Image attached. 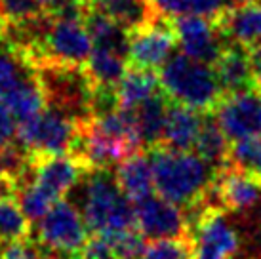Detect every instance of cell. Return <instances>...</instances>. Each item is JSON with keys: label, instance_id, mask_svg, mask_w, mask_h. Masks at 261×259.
Returning <instances> with one entry per match:
<instances>
[{"label": "cell", "instance_id": "cell-29", "mask_svg": "<svg viewBox=\"0 0 261 259\" xmlns=\"http://www.w3.org/2000/svg\"><path fill=\"white\" fill-rule=\"evenodd\" d=\"M141 259H193L191 238H159L145 246Z\"/></svg>", "mask_w": 261, "mask_h": 259}, {"label": "cell", "instance_id": "cell-8", "mask_svg": "<svg viewBox=\"0 0 261 259\" xmlns=\"http://www.w3.org/2000/svg\"><path fill=\"white\" fill-rule=\"evenodd\" d=\"M92 54V38L84 19L51 17L44 38L35 54V63L86 65Z\"/></svg>", "mask_w": 261, "mask_h": 259}, {"label": "cell", "instance_id": "cell-5", "mask_svg": "<svg viewBox=\"0 0 261 259\" xmlns=\"http://www.w3.org/2000/svg\"><path fill=\"white\" fill-rule=\"evenodd\" d=\"M187 221L193 259H232L240 252L239 230L223 208L202 202L187 210Z\"/></svg>", "mask_w": 261, "mask_h": 259}, {"label": "cell", "instance_id": "cell-21", "mask_svg": "<svg viewBox=\"0 0 261 259\" xmlns=\"http://www.w3.org/2000/svg\"><path fill=\"white\" fill-rule=\"evenodd\" d=\"M168 107H170V97L162 92H156L149 99L139 103L138 107H134L136 120H138L139 136L143 139V145L147 149L162 145L164 137V128H166L168 118Z\"/></svg>", "mask_w": 261, "mask_h": 259}, {"label": "cell", "instance_id": "cell-23", "mask_svg": "<svg viewBox=\"0 0 261 259\" xmlns=\"http://www.w3.org/2000/svg\"><path fill=\"white\" fill-rule=\"evenodd\" d=\"M84 25H86L88 33H90L92 46L116 51L124 58H128L130 31H126L122 25L113 21L111 17L99 14V12H94V10H86Z\"/></svg>", "mask_w": 261, "mask_h": 259}, {"label": "cell", "instance_id": "cell-25", "mask_svg": "<svg viewBox=\"0 0 261 259\" xmlns=\"http://www.w3.org/2000/svg\"><path fill=\"white\" fill-rule=\"evenodd\" d=\"M128 58L105 48L92 46L90 59L86 61V71L95 82V86L116 88V84L122 80L124 72L128 71Z\"/></svg>", "mask_w": 261, "mask_h": 259}, {"label": "cell", "instance_id": "cell-36", "mask_svg": "<svg viewBox=\"0 0 261 259\" xmlns=\"http://www.w3.org/2000/svg\"><path fill=\"white\" fill-rule=\"evenodd\" d=\"M248 58H250V69H252L254 86L257 92H261V42L248 50Z\"/></svg>", "mask_w": 261, "mask_h": 259}, {"label": "cell", "instance_id": "cell-24", "mask_svg": "<svg viewBox=\"0 0 261 259\" xmlns=\"http://www.w3.org/2000/svg\"><path fill=\"white\" fill-rule=\"evenodd\" d=\"M160 88V79L154 71L128 67L122 80L116 84V97L118 105L124 109H134L139 103L154 95Z\"/></svg>", "mask_w": 261, "mask_h": 259}, {"label": "cell", "instance_id": "cell-6", "mask_svg": "<svg viewBox=\"0 0 261 259\" xmlns=\"http://www.w3.org/2000/svg\"><path fill=\"white\" fill-rule=\"evenodd\" d=\"M80 136V124L58 109L46 107L38 116L19 122L15 141L29 157L73 154Z\"/></svg>", "mask_w": 261, "mask_h": 259}, {"label": "cell", "instance_id": "cell-19", "mask_svg": "<svg viewBox=\"0 0 261 259\" xmlns=\"http://www.w3.org/2000/svg\"><path fill=\"white\" fill-rule=\"evenodd\" d=\"M202 118L204 113H198L195 109L170 101L162 145H166L174 151L195 149L196 137H198L200 126H202Z\"/></svg>", "mask_w": 261, "mask_h": 259}, {"label": "cell", "instance_id": "cell-17", "mask_svg": "<svg viewBox=\"0 0 261 259\" xmlns=\"http://www.w3.org/2000/svg\"><path fill=\"white\" fill-rule=\"evenodd\" d=\"M84 4L88 10L107 15L130 33L160 19L151 0H84Z\"/></svg>", "mask_w": 261, "mask_h": 259}, {"label": "cell", "instance_id": "cell-13", "mask_svg": "<svg viewBox=\"0 0 261 259\" xmlns=\"http://www.w3.org/2000/svg\"><path fill=\"white\" fill-rule=\"evenodd\" d=\"M138 227L145 238H181L189 237L187 214L183 210L156 194H149L143 200L136 202Z\"/></svg>", "mask_w": 261, "mask_h": 259}, {"label": "cell", "instance_id": "cell-31", "mask_svg": "<svg viewBox=\"0 0 261 259\" xmlns=\"http://www.w3.org/2000/svg\"><path fill=\"white\" fill-rule=\"evenodd\" d=\"M44 12L38 0H0V19L4 27L21 25L40 17Z\"/></svg>", "mask_w": 261, "mask_h": 259}, {"label": "cell", "instance_id": "cell-1", "mask_svg": "<svg viewBox=\"0 0 261 259\" xmlns=\"http://www.w3.org/2000/svg\"><path fill=\"white\" fill-rule=\"evenodd\" d=\"M149 160L154 189L162 198L187 210L206 202L216 177V168L204 162L198 154L156 145L149 149Z\"/></svg>", "mask_w": 261, "mask_h": 259}, {"label": "cell", "instance_id": "cell-14", "mask_svg": "<svg viewBox=\"0 0 261 259\" xmlns=\"http://www.w3.org/2000/svg\"><path fill=\"white\" fill-rule=\"evenodd\" d=\"M40 84L37 63L17 44L0 38V99L10 101L21 92Z\"/></svg>", "mask_w": 261, "mask_h": 259}, {"label": "cell", "instance_id": "cell-4", "mask_svg": "<svg viewBox=\"0 0 261 259\" xmlns=\"http://www.w3.org/2000/svg\"><path fill=\"white\" fill-rule=\"evenodd\" d=\"M44 94L46 107L58 109L79 124L94 116V92L95 82L88 74L86 65H61L42 63L37 65Z\"/></svg>", "mask_w": 261, "mask_h": 259}, {"label": "cell", "instance_id": "cell-33", "mask_svg": "<svg viewBox=\"0 0 261 259\" xmlns=\"http://www.w3.org/2000/svg\"><path fill=\"white\" fill-rule=\"evenodd\" d=\"M159 17L162 19H175L181 15L191 14V0H151Z\"/></svg>", "mask_w": 261, "mask_h": 259}, {"label": "cell", "instance_id": "cell-20", "mask_svg": "<svg viewBox=\"0 0 261 259\" xmlns=\"http://www.w3.org/2000/svg\"><path fill=\"white\" fill-rule=\"evenodd\" d=\"M115 177L118 187L122 189V193L134 204L152 194V189H154L151 160L143 152H138L130 159L122 160L116 166Z\"/></svg>", "mask_w": 261, "mask_h": 259}, {"label": "cell", "instance_id": "cell-15", "mask_svg": "<svg viewBox=\"0 0 261 259\" xmlns=\"http://www.w3.org/2000/svg\"><path fill=\"white\" fill-rule=\"evenodd\" d=\"M90 172L74 154H44L31 157V177L61 198Z\"/></svg>", "mask_w": 261, "mask_h": 259}, {"label": "cell", "instance_id": "cell-28", "mask_svg": "<svg viewBox=\"0 0 261 259\" xmlns=\"http://www.w3.org/2000/svg\"><path fill=\"white\" fill-rule=\"evenodd\" d=\"M229 164L261 179V136L234 141L229 151Z\"/></svg>", "mask_w": 261, "mask_h": 259}, {"label": "cell", "instance_id": "cell-16", "mask_svg": "<svg viewBox=\"0 0 261 259\" xmlns=\"http://www.w3.org/2000/svg\"><path fill=\"white\" fill-rule=\"evenodd\" d=\"M214 23L227 44L250 50L261 42V0L234 4L214 17Z\"/></svg>", "mask_w": 261, "mask_h": 259}, {"label": "cell", "instance_id": "cell-12", "mask_svg": "<svg viewBox=\"0 0 261 259\" xmlns=\"http://www.w3.org/2000/svg\"><path fill=\"white\" fill-rule=\"evenodd\" d=\"M177 36L174 33L172 23L160 17L159 21L147 25L143 29L130 33V50H128V63L130 67L156 71L172 58Z\"/></svg>", "mask_w": 261, "mask_h": 259}, {"label": "cell", "instance_id": "cell-11", "mask_svg": "<svg viewBox=\"0 0 261 259\" xmlns=\"http://www.w3.org/2000/svg\"><path fill=\"white\" fill-rule=\"evenodd\" d=\"M214 115L225 136L232 141L261 136V92L246 90L239 94H225Z\"/></svg>", "mask_w": 261, "mask_h": 259}, {"label": "cell", "instance_id": "cell-22", "mask_svg": "<svg viewBox=\"0 0 261 259\" xmlns=\"http://www.w3.org/2000/svg\"><path fill=\"white\" fill-rule=\"evenodd\" d=\"M195 151L204 162H208L216 170L229 164V151H231L229 137L225 136L223 128L219 126L214 113H204L202 126H200L195 143Z\"/></svg>", "mask_w": 261, "mask_h": 259}, {"label": "cell", "instance_id": "cell-35", "mask_svg": "<svg viewBox=\"0 0 261 259\" xmlns=\"http://www.w3.org/2000/svg\"><path fill=\"white\" fill-rule=\"evenodd\" d=\"M17 128H15V118L6 107V103L0 99V149L14 143Z\"/></svg>", "mask_w": 261, "mask_h": 259}, {"label": "cell", "instance_id": "cell-27", "mask_svg": "<svg viewBox=\"0 0 261 259\" xmlns=\"http://www.w3.org/2000/svg\"><path fill=\"white\" fill-rule=\"evenodd\" d=\"M31 237V221L14 194H0V242Z\"/></svg>", "mask_w": 261, "mask_h": 259}, {"label": "cell", "instance_id": "cell-10", "mask_svg": "<svg viewBox=\"0 0 261 259\" xmlns=\"http://www.w3.org/2000/svg\"><path fill=\"white\" fill-rule=\"evenodd\" d=\"M172 27L187 58L214 67L227 42L219 35L214 19L204 15H181L172 19Z\"/></svg>", "mask_w": 261, "mask_h": 259}, {"label": "cell", "instance_id": "cell-2", "mask_svg": "<svg viewBox=\"0 0 261 259\" xmlns=\"http://www.w3.org/2000/svg\"><path fill=\"white\" fill-rule=\"evenodd\" d=\"M80 212L92 235H113L138 227L136 204L118 187L113 170H90L84 175Z\"/></svg>", "mask_w": 261, "mask_h": 259}, {"label": "cell", "instance_id": "cell-30", "mask_svg": "<svg viewBox=\"0 0 261 259\" xmlns=\"http://www.w3.org/2000/svg\"><path fill=\"white\" fill-rule=\"evenodd\" d=\"M105 237L109 238L116 259H141L145 252V237L139 230V227L105 235Z\"/></svg>", "mask_w": 261, "mask_h": 259}, {"label": "cell", "instance_id": "cell-3", "mask_svg": "<svg viewBox=\"0 0 261 259\" xmlns=\"http://www.w3.org/2000/svg\"><path fill=\"white\" fill-rule=\"evenodd\" d=\"M160 88L170 101L198 113H214L223 97L218 76L210 65L195 61L185 54H174L159 72Z\"/></svg>", "mask_w": 261, "mask_h": 259}, {"label": "cell", "instance_id": "cell-37", "mask_svg": "<svg viewBox=\"0 0 261 259\" xmlns=\"http://www.w3.org/2000/svg\"><path fill=\"white\" fill-rule=\"evenodd\" d=\"M46 259H73V257H69V255H67V257H61L59 253H58V255H56V253H51V255H48Z\"/></svg>", "mask_w": 261, "mask_h": 259}, {"label": "cell", "instance_id": "cell-9", "mask_svg": "<svg viewBox=\"0 0 261 259\" xmlns=\"http://www.w3.org/2000/svg\"><path fill=\"white\" fill-rule=\"evenodd\" d=\"M90 235L80 208L69 200H58L38 221V242L46 250L69 257L82 252Z\"/></svg>", "mask_w": 261, "mask_h": 259}, {"label": "cell", "instance_id": "cell-38", "mask_svg": "<svg viewBox=\"0 0 261 259\" xmlns=\"http://www.w3.org/2000/svg\"><path fill=\"white\" fill-rule=\"evenodd\" d=\"M4 29H6V27H4V23H2V19H0V38L4 36Z\"/></svg>", "mask_w": 261, "mask_h": 259}, {"label": "cell", "instance_id": "cell-34", "mask_svg": "<svg viewBox=\"0 0 261 259\" xmlns=\"http://www.w3.org/2000/svg\"><path fill=\"white\" fill-rule=\"evenodd\" d=\"M234 4H237V0H191V14L214 19Z\"/></svg>", "mask_w": 261, "mask_h": 259}, {"label": "cell", "instance_id": "cell-7", "mask_svg": "<svg viewBox=\"0 0 261 259\" xmlns=\"http://www.w3.org/2000/svg\"><path fill=\"white\" fill-rule=\"evenodd\" d=\"M208 204L219 206L232 216L261 217V179L227 164L216 170L212 189L206 196Z\"/></svg>", "mask_w": 261, "mask_h": 259}, {"label": "cell", "instance_id": "cell-26", "mask_svg": "<svg viewBox=\"0 0 261 259\" xmlns=\"http://www.w3.org/2000/svg\"><path fill=\"white\" fill-rule=\"evenodd\" d=\"M15 196H17V202L21 206L23 214L27 216V219H29L31 223L40 221L51 210V206L58 200H61L56 194H51L46 187H42L38 181L33 179L31 172L27 175V179L21 183V187L17 189Z\"/></svg>", "mask_w": 261, "mask_h": 259}, {"label": "cell", "instance_id": "cell-18", "mask_svg": "<svg viewBox=\"0 0 261 259\" xmlns=\"http://www.w3.org/2000/svg\"><path fill=\"white\" fill-rule=\"evenodd\" d=\"M214 72L223 94H239L246 90H255L248 50L237 44H227L218 61L214 63Z\"/></svg>", "mask_w": 261, "mask_h": 259}, {"label": "cell", "instance_id": "cell-32", "mask_svg": "<svg viewBox=\"0 0 261 259\" xmlns=\"http://www.w3.org/2000/svg\"><path fill=\"white\" fill-rule=\"evenodd\" d=\"M44 248L40 242L31 240V237L0 242V259H46Z\"/></svg>", "mask_w": 261, "mask_h": 259}]
</instances>
